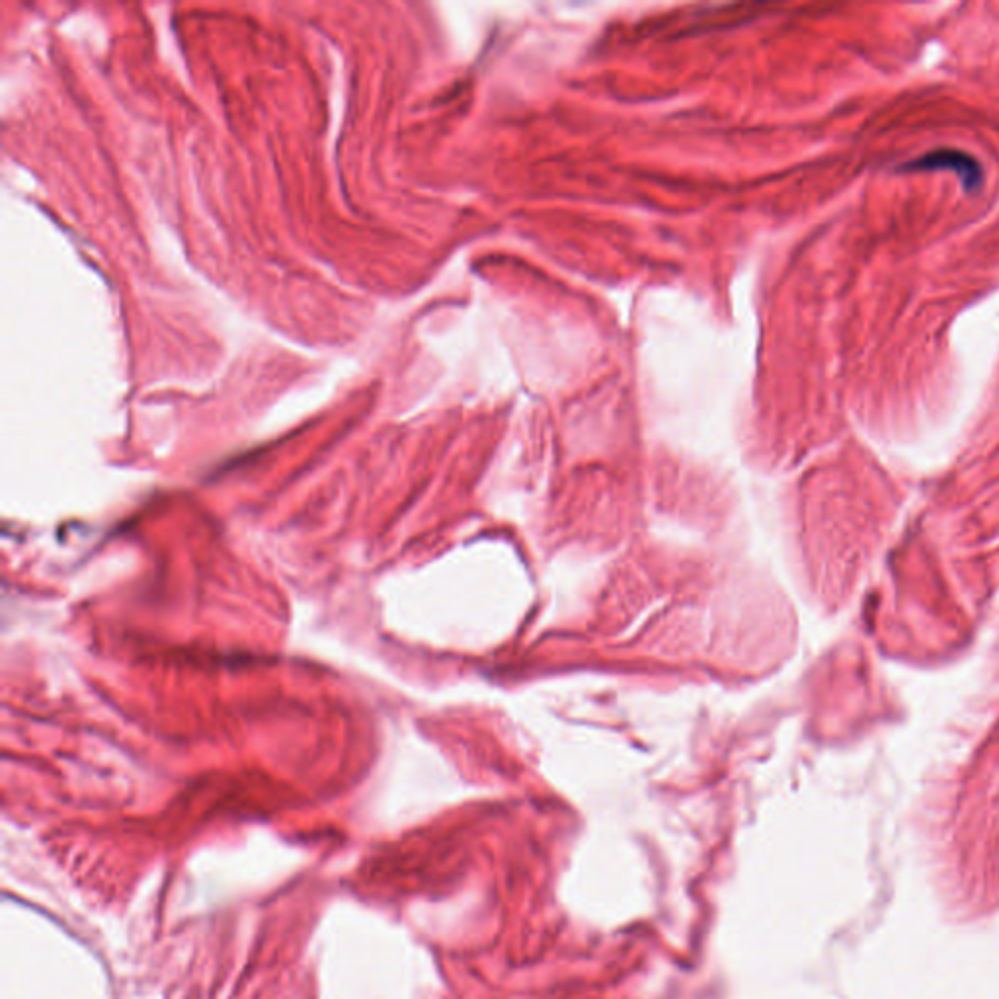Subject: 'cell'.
I'll return each mask as SVG.
<instances>
[{
  "mask_svg": "<svg viewBox=\"0 0 999 999\" xmlns=\"http://www.w3.org/2000/svg\"><path fill=\"white\" fill-rule=\"evenodd\" d=\"M902 168L906 170H912V172H920V170H939V168H949L953 172H957L962 180V184L966 186V190H978L980 184H982V168L976 160L972 159L970 155L962 153V151H955V149H939V151H933V153H927L923 155L921 159L912 160L908 164H904Z\"/></svg>",
  "mask_w": 999,
  "mask_h": 999,
  "instance_id": "obj_1",
  "label": "cell"
}]
</instances>
